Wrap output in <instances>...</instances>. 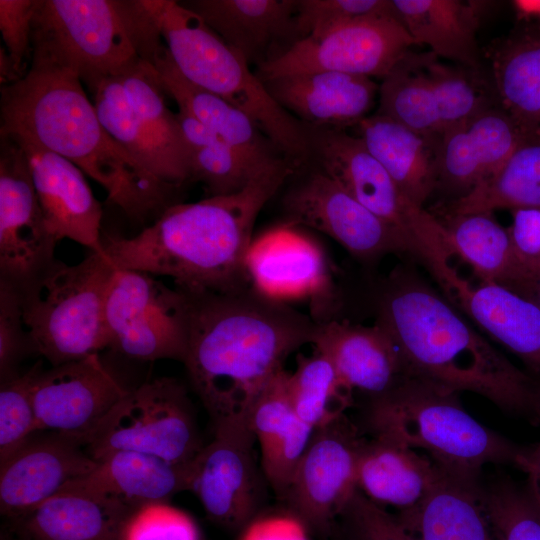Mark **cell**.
Returning a JSON list of instances; mask_svg holds the SVG:
<instances>
[{
    "label": "cell",
    "mask_w": 540,
    "mask_h": 540,
    "mask_svg": "<svg viewBox=\"0 0 540 540\" xmlns=\"http://www.w3.org/2000/svg\"><path fill=\"white\" fill-rule=\"evenodd\" d=\"M188 296L183 363L192 387L213 425L247 415L288 356L311 343L317 322L252 284Z\"/></svg>",
    "instance_id": "6da1fadb"
},
{
    "label": "cell",
    "mask_w": 540,
    "mask_h": 540,
    "mask_svg": "<svg viewBox=\"0 0 540 540\" xmlns=\"http://www.w3.org/2000/svg\"><path fill=\"white\" fill-rule=\"evenodd\" d=\"M294 166L283 159L239 192L175 203L133 237L102 238V253L116 269L169 277L188 294L247 287L254 223Z\"/></svg>",
    "instance_id": "7a4b0ae2"
},
{
    "label": "cell",
    "mask_w": 540,
    "mask_h": 540,
    "mask_svg": "<svg viewBox=\"0 0 540 540\" xmlns=\"http://www.w3.org/2000/svg\"><path fill=\"white\" fill-rule=\"evenodd\" d=\"M376 323L393 339L410 378L476 393L540 424V381L490 344L414 270L400 266L391 273Z\"/></svg>",
    "instance_id": "3957f363"
},
{
    "label": "cell",
    "mask_w": 540,
    "mask_h": 540,
    "mask_svg": "<svg viewBox=\"0 0 540 540\" xmlns=\"http://www.w3.org/2000/svg\"><path fill=\"white\" fill-rule=\"evenodd\" d=\"M0 91V133L71 161L130 219L157 218L175 204L178 187L154 176L110 136L75 74L30 65L24 77Z\"/></svg>",
    "instance_id": "277c9868"
},
{
    "label": "cell",
    "mask_w": 540,
    "mask_h": 540,
    "mask_svg": "<svg viewBox=\"0 0 540 540\" xmlns=\"http://www.w3.org/2000/svg\"><path fill=\"white\" fill-rule=\"evenodd\" d=\"M145 0H36L31 65L75 74L90 90L166 47Z\"/></svg>",
    "instance_id": "5b68a950"
},
{
    "label": "cell",
    "mask_w": 540,
    "mask_h": 540,
    "mask_svg": "<svg viewBox=\"0 0 540 540\" xmlns=\"http://www.w3.org/2000/svg\"><path fill=\"white\" fill-rule=\"evenodd\" d=\"M458 393L407 378L387 394L370 399L365 423L372 435L423 450L445 473L481 479L489 463L524 471L529 448L482 425L462 406Z\"/></svg>",
    "instance_id": "8992f818"
},
{
    "label": "cell",
    "mask_w": 540,
    "mask_h": 540,
    "mask_svg": "<svg viewBox=\"0 0 540 540\" xmlns=\"http://www.w3.org/2000/svg\"><path fill=\"white\" fill-rule=\"evenodd\" d=\"M148 8L173 63L187 80L243 111L295 164L308 159L313 152L311 132L272 98L239 52L180 2L149 0Z\"/></svg>",
    "instance_id": "52a82bcc"
},
{
    "label": "cell",
    "mask_w": 540,
    "mask_h": 540,
    "mask_svg": "<svg viewBox=\"0 0 540 540\" xmlns=\"http://www.w3.org/2000/svg\"><path fill=\"white\" fill-rule=\"evenodd\" d=\"M115 267L101 252L77 264L54 260L20 289L30 351L52 366L108 348L106 299Z\"/></svg>",
    "instance_id": "ba28073f"
},
{
    "label": "cell",
    "mask_w": 540,
    "mask_h": 540,
    "mask_svg": "<svg viewBox=\"0 0 540 540\" xmlns=\"http://www.w3.org/2000/svg\"><path fill=\"white\" fill-rule=\"evenodd\" d=\"M204 446L185 387L169 377L129 389L86 441L95 460L130 450L180 465L191 464Z\"/></svg>",
    "instance_id": "9c48e42d"
},
{
    "label": "cell",
    "mask_w": 540,
    "mask_h": 540,
    "mask_svg": "<svg viewBox=\"0 0 540 540\" xmlns=\"http://www.w3.org/2000/svg\"><path fill=\"white\" fill-rule=\"evenodd\" d=\"M311 140L321 170L398 229L411 243L416 259L424 264L451 254L442 224L405 197L358 136L346 130L314 128Z\"/></svg>",
    "instance_id": "30bf717a"
},
{
    "label": "cell",
    "mask_w": 540,
    "mask_h": 540,
    "mask_svg": "<svg viewBox=\"0 0 540 540\" xmlns=\"http://www.w3.org/2000/svg\"><path fill=\"white\" fill-rule=\"evenodd\" d=\"M108 348L131 359L184 361L190 298L153 275L115 269L106 299Z\"/></svg>",
    "instance_id": "8fae6325"
},
{
    "label": "cell",
    "mask_w": 540,
    "mask_h": 540,
    "mask_svg": "<svg viewBox=\"0 0 540 540\" xmlns=\"http://www.w3.org/2000/svg\"><path fill=\"white\" fill-rule=\"evenodd\" d=\"M413 45L395 15L370 16L294 42L258 66L255 74L262 82L324 71L383 79Z\"/></svg>",
    "instance_id": "7c38bea8"
},
{
    "label": "cell",
    "mask_w": 540,
    "mask_h": 540,
    "mask_svg": "<svg viewBox=\"0 0 540 540\" xmlns=\"http://www.w3.org/2000/svg\"><path fill=\"white\" fill-rule=\"evenodd\" d=\"M366 442L345 414L314 430L280 498L307 530L329 536L357 490V469Z\"/></svg>",
    "instance_id": "4fadbf2b"
},
{
    "label": "cell",
    "mask_w": 540,
    "mask_h": 540,
    "mask_svg": "<svg viewBox=\"0 0 540 540\" xmlns=\"http://www.w3.org/2000/svg\"><path fill=\"white\" fill-rule=\"evenodd\" d=\"M213 427L212 441L192 462L190 491L196 494L211 521L237 531L260 510L266 478L256 462V439L248 415Z\"/></svg>",
    "instance_id": "5bb4252c"
},
{
    "label": "cell",
    "mask_w": 540,
    "mask_h": 540,
    "mask_svg": "<svg viewBox=\"0 0 540 540\" xmlns=\"http://www.w3.org/2000/svg\"><path fill=\"white\" fill-rule=\"evenodd\" d=\"M289 223L320 231L350 254L374 261L387 254H408L413 248L395 227L383 221L322 170L292 188L284 198Z\"/></svg>",
    "instance_id": "9a60e30c"
},
{
    "label": "cell",
    "mask_w": 540,
    "mask_h": 540,
    "mask_svg": "<svg viewBox=\"0 0 540 540\" xmlns=\"http://www.w3.org/2000/svg\"><path fill=\"white\" fill-rule=\"evenodd\" d=\"M24 149L0 133V278L20 289L54 259Z\"/></svg>",
    "instance_id": "2e32d148"
},
{
    "label": "cell",
    "mask_w": 540,
    "mask_h": 540,
    "mask_svg": "<svg viewBox=\"0 0 540 540\" xmlns=\"http://www.w3.org/2000/svg\"><path fill=\"white\" fill-rule=\"evenodd\" d=\"M129 389L101 361L99 354L42 368L32 386L40 431L86 441Z\"/></svg>",
    "instance_id": "e0dca14e"
},
{
    "label": "cell",
    "mask_w": 540,
    "mask_h": 540,
    "mask_svg": "<svg viewBox=\"0 0 540 540\" xmlns=\"http://www.w3.org/2000/svg\"><path fill=\"white\" fill-rule=\"evenodd\" d=\"M97 461L82 439L39 431L0 464V511L12 519L56 495Z\"/></svg>",
    "instance_id": "ac0fdd59"
},
{
    "label": "cell",
    "mask_w": 540,
    "mask_h": 540,
    "mask_svg": "<svg viewBox=\"0 0 540 540\" xmlns=\"http://www.w3.org/2000/svg\"><path fill=\"white\" fill-rule=\"evenodd\" d=\"M447 297L540 381V307L494 283L472 284L451 263L431 272Z\"/></svg>",
    "instance_id": "d6986e66"
},
{
    "label": "cell",
    "mask_w": 540,
    "mask_h": 540,
    "mask_svg": "<svg viewBox=\"0 0 540 540\" xmlns=\"http://www.w3.org/2000/svg\"><path fill=\"white\" fill-rule=\"evenodd\" d=\"M8 136L28 157L43 221L51 237L56 242L70 239L91 251L101 252L102 208L82 170L54 152Z\"/></svg>",
    "instance_id": "ffe728a7"
},
{
    "label": "cell",
    "mask_w": 540,
    "mask_h": 540,
    "mask_svg": "<svg viewBox=\"0 0 540 540\" xmlns=\"http://www.w3.org/2000/svg\"><path fill=\"white\" fill-rule=\"evenodd\" d=\"M526 138L500 107L488 109L441 137L435 193L459 199L490 177Z\"/></svg>",
    "instance_id": "44dd1931"
},
{
    "label": "cell",
    "mask_w": 540,
    "mask_h": 540,
    "mask_svg": "<svg viewBox=\"0 0 540 540\" xmlns=\"http://www.w3.org/2000/svg\"><path fill=\"white\" fill-rule=\"evenodd\" d=\"M311 344L331 361L347 386L370 399L410 378L393 339L376 322L372 326L336 320L317 323Z\"/></svg>",
    "instance_id": "7402d4cb"
},
{
    "label": "cell",
    "mask_w": 540,
    "mask_h": 540,
    "mask_svg": "<svg viewBox=\"0 0 540 540\" xmlns=\"http://www.w3.org/2000/svg\"><path fill=\"white\" fill-rule=\"evenodd\" d=\"M272 98L300 122L315 129L346 130L368 116L379 94L372 78L324 71L263 82Z\"/></svg>",
    "instance_id": "603a6c76"
},
{
    "label": "cell",
    "mask_w": 540,
    "mask_h": 540,
    "mask_svg": "<svg viewBox=\"0 0 540 540\" xmlns=\"http://www.w3.org/2000/svg\"><path fill=\"white\" fill-rule=\"evenodd\" d=\"M88 473L62 488L113 500L134 511L144 505L168 502L190 490L192 463L174 464L130 450H116L96 459Z\"/></svg>",
    "instance_id": "cb8c5ba5"
},
{
    "label": "cell",
    "mask_w": 540,
    "mask_h": 540,
    "mask_svg": "<svg viewBox=\"0 0 540 540\" xmlns=\"http://www.w3.org/2000/svg\"><path fill=\"white\" fill-rule=\"evenodd\" d=\"M220 38L257 67L278 44L298 40L296 0H190L180 2Z\"/></svg>",
    "instance_id": "d4e9b609"
},
{
    "label": "cell",
    "mask_w": 540,
    "mask_h": 540,
    "mask_svg": "<svg viewBox=\"0 0 540 540\" xmlns=\"http://www.w3.org/2000/svg\"><path fill=\"white\" fill-rule=\"evenodd\" d=\"M152 64L165 92L174 99L177 106L189 110L204 126L233 148L254 171L262 172L286 159L243 111L187 80L173 63L166 47Z\"/></svg>",
    "instance_id": "484cf974"
},
{
    "label": "cell",
    "mask_w": 540,
    "mask_h": 540,
    "mask_svg": "<svg viewBox=\"0 0 540 540\" xmlns=\"http://www.w3.org/2000/svg\"><path fill=\"white\" fill-rule=\"evenodd\" d=\"M133 511L104 497L63 489L9 519L12 540H121Z\"/></svg>",
    "instance_id": "4316f807"
},
{
    "label": "cell",
    "mask_w": 540,
    "mask_h": 540,
    "mask_svg": "<svg viewBox=\"0 0 540 540\" xmlns=\"http://www.w3.org/2000/svg\"><path fill=\"white\" fill-rule=\"evenodd\" d=\"M289 374L285 368L280 370L248 411L249 424L260 447L263 474L279 498L285 493L314 433L293 408Z\"/></svg>",
    "instance_id": "83f0119b"
},
{
    "label": "cell",
    "mask_w": 540,
    "mask_h": 540,
    "mask_svg": "<svg viewBox=\"0 0 540 540\" xmlns=\"http://www.w3.org/2000/svg\"><path fill=\"white\" fill-rule=\"evenodd\" d=\"M483 57L500 107L526 138L540 139V28L530 22L494 40Z\"/></svg>",
    "instance_id": "f1b7e54d"
},
{
    "label": "cell",
    "mask_w": 540,
    "mask_h": 540,
    "mask_svg": "<svg viewBox=\"0 0 540 540\" xmlns=\"http://www.w3.org/2000/svg\"><path fill=\"white\" fill-rule=\"evenodd\" d=\"M394 516L417 540H495L481 479L443 472L419 503Z\"/></svg>",
    "instance_id": "f546056e"
},
{
    "label": "cell",
    "mask_w": 540,
    "mask_h": 540,
    "mask_svg": "<svg viewBox=\"0 0 540 540\" xmlns=\"http://www.w3.org/2000/svg\"><path fill=\"white\" fill-rule=\"evenodd\" d=\"M354 128L405 197L424 208L436 190L441 137L416 132L379 113Z\"/></svg>",
    "instance_id": "4dcf8cb0"
},
{
    "label": "cell",
    "mask_w": 540,
    "mask_h": 540,
    "mask_svg": "<svg viewBox=\"0 0 540 540\" xmlns=\"http://www.w3.org/2000/svg\"><path fill=\"white\" fill-rule=\"evenodd\" d=\"M442 474L427 455L372 435L360 454L357 489L378 506H392L399 512L419 503Z\"/></svg>",
    "instance_id": "1f68e13d"
},
{
    "label": "cell",
    "mask_w": 540,
    "mask_h": 540,
    "mask_svg": "<svg viewBox=\"0 0 540 540\" xmlns=\"http://www.w3.org/2000/svg\"><path fill=\"white\" fill-rule=\"evenodd\" d=\"M396 16L415 45L458 65L483 67L477 31L489 2L462 0H392Z\"/></svg>",
    "instance_id": "d6a6232c"
},
{
    "label": "cell",
    "mask_w": 540,
    "mask_h": 540,
    "mask_svg": "<svg viewBox=\"0 0 540 540\" xmlns=\"http://www.w3.org/2000/svg\"><path fill=\"white\" fill-rule=\"evenodd\" d=\"M246 266L257 290L282 301L317 294L326 282L321 252L314 243L285 227L253 242Z\"/></svg>",
    "instance_id": "836d02e7"
},
{
    "label": "cell",
    "mask_w": 540,
    "mask_h": 540,
    "mask_svg": "<svg viewBox=\"0 0 540 540\" xmlns=\"http://www.w3.org/2000/svg\"><path fill=\"white\" fill-rule=\"evenodd\" d=\"M433 215L444 228L452 255L469 265L480 282L498 284L518 293L509 231L493 213Z\"/></svg>",
    "instance_id": "e575fe53"
},
{
    "label": "cell",
    "mask_w": 540,
    "mask_h": 540,
    "mask_svg": "<svg viewBox=\"0 0 540 540\" xmlns=\"http://www.w3.org/2000/svg\"><path fill=\"white\" fill-rule=\"evenodd\" d=\"M540 208V139L524 138L506 161L467 195L437 204L432 214Z\"/></svg>",
    "instance_id": "d590c367"
},
{
    "label": "cell",
    "mask_w": 540,
    "mask_h": 540,
    "mask_svg": "<svg viewBox=\"0 0 540 540\" xmlns=\"http://www.w3.org/2000/svg\"><path fill=\"white\" fill-rule=\"evenodd\" d=\"M90 91L101 124L116 142L163 182L178 188L187 182L140 122L118 76L99 81Z\"/></svg>",
    "instance_id": "8d00e7d4"
},
{
    "label": "cell",
    "mask_w": 540,
    "mask_h": 540,
    "mask_svg": "<svg viewBox=\"0 0 540 540\" xmlns=\"http://www.w3.org/2000/svg\"><path fill=\"white\" fill-rule=\"evenodd\" d=\"M116 76L146 131L190 181L189 152L183 131L176 114L166 105V92L153 64L139 59Z\"/></svg>",
    "instance_id": "74e56055"
},
{
    "label": "cell",
    "mask_w": 540,
    "mask_h": 540,
    "mask_svg": "<svg viewBox=\"0 0 540 540\" xmlns=\"http://www.w3.org/2000/svg\"><path fill=\"white\" fill-rule=\"evenodd\" d=\"M422 63L438 106L442 135L500 106L493 80L484 66L448 65L430 51L423 53Z\"/></svg>",
    "instance_id": "f35d334b"
},
{
    "label": "cell",
    "mask_w": 540,
    "mask_h": 540,
    "mask_svg": "<svg viewBox=\"0 0 540 540\" xmlns=\"http://www.w3.org/2000/svg\"><path fill=\"white\" fill-rule=\"evenodd\" d=\"M176 116L189 152L191 180L200 182L208 197L239 192L261 173L189 110L178 106Z\"/></svg>",
    "instance_id": "ab89813d"
},
{
    "label": "cell",
    "mask_w": 540,
    "mask_h": 540,
    "mask_svg": "<svg viewBox=\"0 0 540 540\" xmlns=\"http://www.w3.org/2000/svg\"><path fill=\"white\" fill-rule=\"evenodd\" d=\"M422 58V53L409 51L382 79L376 113L416 132L441 137L438 106Z\"/></svg>",
    "instance_id": "60d3db41"
},
{
    "label": "cell",
    "mask_w": 540,
    "mask_h": 540,
    "mask_svg": "<svg viewBox=\"0 0 540 540\" xmlns=\"http://www.w3.org/2000/svg\"><path fill=\"white\" fill-rule=\"evenodd\" d=\"M288 386L296 414L314 430L345 414L352 403L353 390L331 361L316 350L310 356H297Z\"/></svg>",
    "instance_id": "b9f144b4"
},
{
    "label": "cell",
    "mask_w": 540,
    "mask_h": 540,
    "mask_svg": "<svg viewBox=\"0 0 540 540\" xmlns=\"http://www.w3.org/2000/svg\"><path fill=\"white\" fill-rule=\"evenodd\" d=\"M483 488L495 540H540V501L527 482L500 476Z\"/></svg>",
    "instance_id": "7bdbcfd3"
},
{
    "label": "cell",
    "mask_w": 540,
    "mask_h": 540,
    "mask_svg": "<svg viewBox=\"0 0 540 540\" xmlns=\"http://www.w3.org/2000/svg\"><path fill=\"white\" fill-rule=\"evenodd\" d=\"M41 362L29 371L1 382L0 464L40 431L32 399L34 379Z\"/></svg>",
    "instance_id": "ee69618b"
},
{
    "label": "cell",
    "mask_w": 540,
    "mask_h": 540,
    "mask_svg": "<svg viewBox=\"0 0 540 540\" xmlns=\"http://www.w3.org/2000/svg\"><path fill=\"white\" fill-rule=\"evenodd\" d=\"M386 14L396 16L392 0H296V32L298 40L316 38L352 21Z\"/></svg>",
    "instance_id": "f6af8a7d"
},
{
    "label": "cell",
    "mask_w": 540,
    "mask_h": 540,
    "mask_svg": "<svg viewBox=\"0 0 540 540\" xmlns=\"http://www.w3.org/2000/svg\"><path fill=\"white\" fill-rule=\"evenodd\" d=\"M344 540H417L358 489L338 519Z\"/></svg>",
    "instance_id": "bcb514c9"
},
{
    "label": "cell",
    "mask_w": 540,
    "mask_h": 540,
    "mask_svg": "<svg viewBox=\"0 0 540 540\" xmlns=\"http://www.w3.org/2000/svg\"><path fill=\"white\" fill-rule=\"evenodd\" d=\"M192 521L168 502L144 505L128 517L121 540H197Z\"/></svg>",
    "instance_id": "7dc6e473"
},
{
    "label": "cell",
    "mask_w": 540,
    "mask_h": 540,
    "mask_svg": "<svg viewBox=\"0 0 540 540\" xmlns=\"http://www.w3.org/2000/svg\"><path fill=\"white\" fill-rule=\"evenodd\" d=\"M30 352L23 321L20 288L0 278V376L1 382L18 374L17 363Z\"/></svg>",
    "instance_id": "c3c4849f"
},
{
    "label": "cell",
    "mask_w": 540,
    "mask_h": 540,
    "mask_svg": "<svg viewBox=\"0 0 540 540\" xmlns=\"http://www.w3.org/2000/svg\"><path fill=\"white\" fill-rule=\"evenodd\" d=\"M508 227L519 280L518 294L529 298L540 278V208L511 211Z\"/></svg>",
    "instance_id": "681fc988"
},
{
    "label": "cell",
    "mask_w": 540,
    "mask_h": 540,
    "mask_svg": "<svg viewBox=\"0 0 540 540\" xmlns=\"http://www.w3.org/2000/svg\"><path fill=\"white\" fill-rule=\"evenodd\" d=\"M36 0H0V31L14 72L21 79L32 56V20Z\"/></svg>",
    "instance_id": "f907efd6"
},
{
    "label": "cell",
    "mask_w": 540,
    "mask_h": 540,
    "mask_svg": "<svg viewBox=\"0 0 540 540\" xmlns=\"http://www.w3.org/2000/svg\"><path fill=\"white\" fill-rule=\"evenodd\" d=\"M527 483L540 501V441L529 448V454L524 471Z\"/></svg>",
    "instance_id": "816d5d0a"
},
{
    "label": "cell",
    "mask_w": 540,
    "mask_h": 540,
    "mask_svg": "<svg viewBox=\"0 0 540 540\" xmlns=\"http://www.w3.org/2000/svg\"><path fill=\"white\" fill-rule=\"evenodd\" d=\"M512 4L521 20L540 28V0H515Z\"/></svg>",
    "instance_id": "f5cc1de1"
},
{
    "label": "cell",
    "mask_w": 540,
    "mask_h": 540,
    "mask_svg": "<svg viewBox=\"0 0 540 540\" xmlns=\"http://www.w3.org/2000/svg\"><path fill=\"white\" fill-rule=\"evenodd\" d=\"M529 299L533 300L540 307V278L534 285Z\"/></svg>",
    "instance_id": "db71d44e"
},
{
    "label": "cell",
    "mask_w": 540,
    "mask_h": 540,
    "mask_svg": "<svg viewBox=\"0 0 540 540\" xmlns=\"http://www.w3.org/2000/svg\"><path fill=\"white\" fill-rule=\"evenodd\" d=\"M1 540H12L8 534L1 537Z\"/></svg>",
    "instance_id": "11a10c76"
}]
</instances>
